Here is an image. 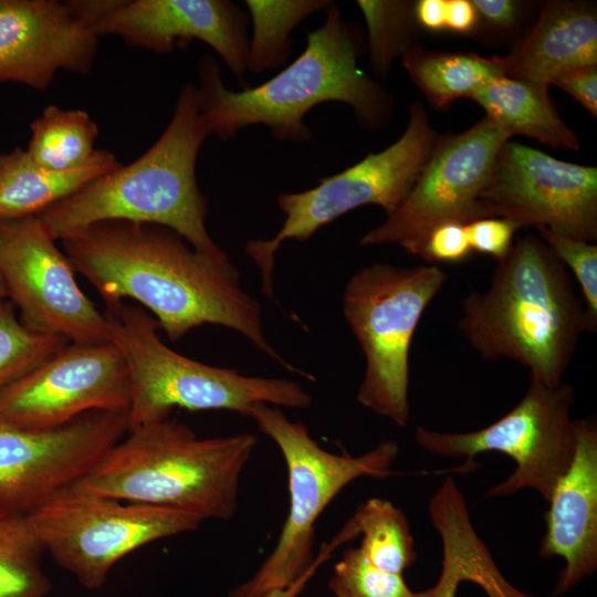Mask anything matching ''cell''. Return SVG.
<instances>
[{
    "mask_svg": "<svg viewBox=\"0 0 597 597\" xmlns=\"http://www.w3.org/2000/svg\"><path fill=\"white\" fill-rule=\"evenodd\" d=\"M129 401L127 366L113 343H69L0 392V422L49 429L91 411L128 412Z\"/></svg>",
    "mask_w": 597,
    "mask_h": 597,
    "instance_id": "16",
    "label": "cell"
},
{
    "mask_svg": "<svg viewBox=\"0 0 597 597\" xmlns=\"http://www.w3.org/2000/svg\"><path fill=\"white\" fill-rule=\"evenodd\" d=\"M128 429L127 412L102 410L49 429L0 422V512L29 515L84 476Z\"/></svg>",
    "mask_w": 597,
    "mask_h": 597,
    "instance_id": "15",
    "label": "cell"
},
{
    "mask_svg": "<svg viewBox=\"0 0 597 597\" xmlns=\"http://www.w3.org/2000/svg\"><path fill=\"white\" fill-rule=\"evenodd\" d=\"M28 155L40 166L67 171L83 166L95 153L98 126L82 109L50 105L30 125Z\"/></svg>",
    "mask_w": 597,
    "mask_h": 597,
    "instance_id": "25",
    "label": "cell"
},
{
    "mask_svg": "<svg viewBox=\"0 0 597 597\" xmlns=\"http://www.w3.org/2000/svg\"><path fill=\"white\" fill-rule=\"evenodd\" d=\"M98 38L71 1L0 0V83L45 91L60 71L87 74Z\"/></svg>",
    "mask_w": 597,
    "mask_h": 597,
    "instance_id": "18",
    "label": "cell"
},
{
    "mask_svg": "<svg viewBox=\"0 0 597 597\" xmlns=\"http://www.w3.org/2000/svg\"><path fill=\"white\" fill-rule=\"evenodd\" d=\"M104 315L109 342L128 370L129 430L165 420L175 408L229 410L248 417L258 402L294 409L312 405L311 395L295 380L247 376L175 352L161 341L155 317L138 304L106 305Z\"/></svg>",
    "mask_w": 597,
    "mask_h": 597,
    "instance_id": "6",
    "label": "cell"
},
{
    "mask_svg": "<svg viewBox=\"0 0 597 597\" xmlns=\"http://www.w3.org/2000/svg\"><path fill=\"white\" fill-rule=\"evenodd\" d=\"M479 14L469 0H446L444 30L468 34L475 31Z\"/></svg>",
    "mask_w": 597,
    "mask_h": 597,
    "instance_id": "37",
    "label": "cell"
},
{
    "mask_svg": "<svg viewBox=\"0 0 597 597\" xmlns=\"http://www.w3.org/2000/svg\"><path fill=\"white\" fill-rule=\"evenodd\" d=\"M517 230V224L505 218H481L467 224L472 252L489 255L495 261L507 254Z\"/></svg>",
    "mask_w": 597,
    "mask_h": 597,
    "instance_id": "33",
    "label": "cell"
},
{
    "mask_svg": "<svg viewBox=\"0 0 597 597\" xmlns=\"http://www.w3.org/2000/svg\"><path fill=\"white\" fill-rule=\"evenodd\" d=\"M43 553L28 515L0 512V597H45L51 591Z\"/></svg>",
    "mask_w": 597,
    "mask_h": 597,
    "instance_id": "27",
    "label": "cell"
},
{
    "mask_svg": "<svg viewBox=\"0 0 597 597\" xmlns=\"http://www.w3.org/2000/svg\"><path fill=\"white\" fill-rule=\"evenodd\" d=\"M505 76L551 85L574 69L597 65V13L583 1H547L537 20L503 56Z\"/></svg>",
    "mask_w": 597,
    "mask_h": 597,
    "instance_id": "20",
    "label": "cell"
},
{
    "mask_svg": "<svg viewBox=\"0 0 597 597\" xmlns=\"http://www.w3.org/2000/svg\"><path fill=\"white\" fill-rule=\"evenodd\" d=\"M410 80L429 104L440 111L471 95L488 82L505 76L503 56L428 50L419 44L402 56Z\"/></svg>",
    "mask_w": 597,
    "mask_h": 597,
    "instance_id": "23",
    "label": "cell"
},
{
    "mask_svg": "<svg viewBox=\"0 0 597 597\" xmlns=\"http://www.w3.org/2000/svg\"><path fill=\"white\" fill-rule=\"evenodd\" d=\"M44 552L86 589H100L113 566L159 540L196 531L199 516L67 488L28 515Z\"/></svg>",
    "mask_w": 597,
    "mask_h": 597,
    "instance_id": "10",
    "label": "cell"
},
{
    "mask_svg": "<svg viewBox=\"0 0 597 597\" xmlns=\"http://www.w3.org/2000/svg\"><path fill=\"white\" fill-rule=\"evenodd\" d=\"M472 253L467 224L448 222L432 229L418 256L428 264L460 263Z\"/></svg>",
    "mask_w": 597,
    "mask_h": 597,
    "instance_id": "32",
    "label": "cell"
},
{
    "mask_svg": "<svg viewBox=\"0 0 597 597\" xmlns=\"http://www.w3.org/2000/svg\"><path fill=\"white\" fill-rule=\"evenodd\" d=\"M480 21L500 31L517 28L522 17V3L514 0H472Z\"/></svg>",
    "mask_w": 597,
    "mask_h": 597,
    "instance_id": "36",
    "label": "cell"
},
{
    "mask_svg": "<svg viewBox=\"0 0 597 597\" xmlns=\"http://www.w3.org/2000/svg\"><path fill=\"white\" fill-rule=\"evenodd\" d=\"M548 86L501 76L481 86L470 98L512 136L525 135L553 148L578 150L579 139L559 116Z\"/></svg>",
    "mask_w": 597,
    "mask_h": 597,
    "instance_id": "22",
    "label": "cell"
},
{
    "mask_svg": "<svg viewBox=\"0 0 597 597\" xmlns=\"http://www.w3.org/2000/svg\"><path fill=\"white\" fill-rule=\"evenodd\" d=\"M572 462L557 482L545 513L542 558L562 557L565 566L554 596L566 593L597 568V425L595 417L573 420Z\"/></svg>",
    "mask_w": 597,
    "mask_h": 597,
    "instance_id": "19",
    "label": "cell"
},
{
    "mask_svg": "<svg viewBox=\"0 0 597 597\" xmlns=\"http://www.w3.org/2000/svg\"><path fill=\"white\" fill-rule=\"evenodd\" d=\"M4 300H7V294H6V290H4V286L0 276V303Z\"/></svg>",
    "mask_w": 597,
    "mask_h": 597,
    "instance_id": "40",
    "label": "cell"
},
{
    "mask_svg": "<svg viewBox=\"0 0 597 597\" xmlns=\"http://www.w3.org/2000/svg\"><path fill=\"white\" fill-rule=\"evenodd\" d=\"M332 590L346 597H416L399 574L371 564L359 548H348L334 567Z\"/></svg>",
    "mask_w": 597,
    "mask_h": 597,
    "instance_id": "30",
    "label": "cell"
},
{
    "mask_svg": "<svg viewBox=\"0 0 597 597\" xmlns=\"http://www.w3.org/2000/svg\"><path fill=\"white\" fill-rule=\"evenodd\" d=\"M439 135L419 102L409 109L402 135L387 148L369 153L345 170L324 177L307 190L282 192L276 203L285 219L272 239H253L245 254L258 266L262 292L274 298L275 253L287 240L306 241L322 227L366 205H376L387 214L395 211L415 185Z\"/></svg>",
    "mask_w": 597,
    "mask_h": 597,
    "instance_id": "9",
    "label": "cell"
},
{
    "mask_svg": "<svg viewBox=\"0 0 597 597\" xmlns=\"http://www.w3.org/2000/svg\"><path fill=\"white\" fill-rule=\"evenodd\" d=\"M248 417L276 443L284 458L290 509L272 553L249 580L230 591V597H264L312 575L317 565L313 545L318 516L354 480L390 476L399 453L392 440L358 457L332 453L320 447L304 423L287 419L279 408L264 402L253 405Z\"/></svg>",
    "mask_w": 597,
    "mask_h": 597,
    "instance_id": "7",
    "label": "cell"
},
{
    "mask_svg": "<svg viewBox=\"0 0 597 597\" xmlns=\"http://www.w3.org/2000/svg\"><path fill=\"white\" fill-rule=\"evenodd\" d=\"M64 337L33 331L10 301L0 303V392L60 352Z\"/></svg>",
    "mask_w": 597,
    "mask_h": 597,
    "instance_id": "29",
    "label": "cell"
},
{
    "mask_svg": "<svg viewBox=\"0 0 597 597\" xmlns=\"http://www.w3.org/2000/svg\"><path fill=\"white\" fill-rule=\"evenodd\" d=\"M575 391L570 384L548 386L530 378L528 388L517 405L493 423L469 432H441L418 426L416 443L444 458L473 457L501 452L516 468L493 485L486 498L515 494L533 489L546 501L568 469L575 448L570 408Z\"/></svg>",
    "mask_w": 597,
    "mask_h": 597,
    "instance_id": "11",
    "label": "cell"
},
{
    "mask_svg": "<svg viewBox=\"0 0 597 597\" xmlns=\"http://www.w3.org/2000/svg\"><path fill=\"white\" fill-rule=\"evenodd\" d=\"M367 27V50L373 71L385 77L398 56L412 46L419 31L415 2L400 0H358Z\"/></svg>",
    "mask_w": 597,
    "mask_h": 597,
    "instance_id": "28",
    "label": "cell"
},
{
    "mask_svg": "<svg viewBox=\"0 0 597 597\" xmlns=\"http://www.w3.org/2000/svg\"><path fill=\"white\" fill-rule=\"evenodd\" d=\"M335 597H346L342 591L333 590Z\"/></svg>",
    "mask_w": 597,
    "mask_h": 597,
    "instance_id": "41",
    "label": "cell"
},
{
    "mask_svg": "<svg viewBox=\"0 0 597 597\" xmlns=\"http://www.w3.org/2000/svg\"><path fill=\"white\" fill-rule=\"evenodd\" d=\"M252 33L247 71L260 74L285 67L292 54V32L308 15L327 9L328 0H247Z\"/></svg>",
    "mask_w": 597,
    "mask_h": 597,
    "instance_id": "26",
    "label": "cell"
},
{
    "mask_svg": "<svg viewBox=\"0 0 597 597\" xmlns=\"http://www.w3.org/2000/svg\"><path fill=\"white\" fill-rule=\"evenodd\" d=\"M122 164L107 149H96L83 166L54 171L38 165L25 149L0 154V219L39 216Z\"/></svg>",
    "mask_w": 597,
    "mask_h": 597,
    "instance_id": "21",
    "label": "cell"
},
{
    "mask_svg": "<svg viewBox=\"0 0 597 597\" xmlns=\"http://www.w3.org/2000/svg\"><path fill=\"white\" fill-rule=\"evenodd\" d=\"M256 444L248 432L199 438L167 418L129 430L71 488L227 521L238 510L241 474Z\"/></svg>",
    "mask_w": 597,
    "mask_h": 597,
    "instance_id": "5",
    "label": "cell"
},
{
    "mask_svg": "<svg viewBox=\"0 0 597 597\" xmlns=\"http://www.w3.org/2000/svg\"><path fill=\"white\" fill-rule=\"evenodd\" d=\"M39 216L0 219V276L29 328L70 343L109 342L104 312L83 293L75 270Z\"/></svg>",
    "mask_w": 597,
    "mask_h": 597,
    "instance_id": "13",
    "label": "cell"
},
{
    "mask_svg": "<svg viewBox=\"0 0 597 597\" xmlns=\"http://www.w3.org/2000/svg\"><path fill=\"white\" fill-rule=\"evenodd\" d=\"M59 241L105 305L135 300L169 341L203 325L223 326L286 369L308 376L270 344L261 305L242 289L226 252H200L166 227L119 220L74 229Z\"/></svg>",
    "mask_w": 597,
    "mask_h": 597,
    "instance_id": "1",
    "label": "cell"
},
{
    "mask_svg": "<svg viewBox=\"0 0 597 597\" xmlns=\"http://www.w3.org/2000/svg\"><path fill=\"white\" fill-rule=\"evenodd\" d=\"M362 46L360 32L333 3L322 27L307 33L304 51L260 85L227 88L217 60L202 56L197 87L209 134L229 140L243 128L263 125L277 140L305 144L313 137L305 115L329 102L347 104L363 127L381 128L391 117L394 101L359 67Z\"/></svg>",
    "mask_w": 597,
    "mask_h": 597,
    "instance_id": "2",
    "label": "cell"
},
{
    "mask_svg": "<svg viewBox=\"0 0 597 597\" xmlns=\"http://www.w3.org/2000/svg\"><path fill=\"white\" fill-rule=\"evenodd\" d=\"M362 534L360 552L378 568L401 575L417 559L413 536L404 512L373 498L359 505L337 537V544Z\"/></svg>",
    "mask_w": 597,
    "mask_h": 597,
    "instance_id": "24",
    "label": "cell"
},
{
    "mask_svg": "<svg viewBox=\"0 0 597 597\" xmlns=\"http://www.w3.org/2000/svg\"><path fill=\"white\" fill-rule=\"evenodd\" d=\"M478 212L479 219L505 218L519 229L543 227L595 243L597 168L507 140L479 197Z\"/></svg>",
    "mask_w": 597,
    "mask_h": 597,
    "instance_id": "14",
    "label": "cell"
},
{
    "mask_svg": "<svg viewBox=\"0 0 597 597\" xmlns=\"http://www.w3.org/2000/svg\"><path fill=\"white\" fill-rule=\"evenodd\" d=\"M413 11L420 28L428 31L444 30L446 0H419L415 2Z\"/></svg>",
    "mask_w": 597,
    "mask_h": 597,
    "instance_id": "38",
    "label": "cell"
},
{
    "mask_svg": "<svg viewBox=\"0 0 597 597\" xmlns=\"http://www.w3.org/2000/svg\"><path fill=\"white\" fill-rule=\"evenodd\" d=\"M511 137L488 116L462 133L439 136L407 197L359 244H398L418 256L436 227L479 219V197L498 153Z\"/></svg>",
    "mask_w": 597,
    "mask_h": 597,
    "instance_id": "12",
    "label": "cell"
},
{
    "mask_svg": "<svg viewBox=\"0 0 597 597\" xmlns=\"http://www.w3.org/2000/svg\"><path fill=\"white\" fill-rule=\"evenodd\" d=\"M551 85L570 94L591 116L597 117V65L570 70L556 76Z\"/></svg>",
    "mask_w": 597,
    "mask_h": 597,
    "instance_id": "35",
    "label": "cell"
},
{
    "mask_svg": "<svg viewBox=\"0 0 597 597\" xmlns=\"http://www.w3.org/2000/svg\"><path fill=\"white\" fill-rule=\"evenodd\" d=\"M472 567L464 549L455 543L442 545L441 572L437 583L416 597H455L461 582H470Z\"/></svg>",
    "mask_w": 597,
    "mask_h": 597,
    "instance_id": "34",
    "label": "cell"
},
{
    "mask_svg": "<svg viewBox=\"0 0 597 597\" xmlns=\"http://www.w3.org/2000/svg\"><path fill=\"white\" fill-rule=\"evenodd\" d=\"M311 575H307L300 579L296 584L284 590L273 591L264 597H296Z\"/></svg>",
    "mask_w": 597,
    "mask_h": 597,
    "instance_id": "39",
    "label": "cell"
},
{
    "mask_svg": "<svg viewBox=\"0 0 597 597\" xmlns=\"http://www.w3.org/2000/svg\"><path fill=\"white\" fill-rule=\"evenodd\" d=\"M457 326L483 360L515 362L548 386L562 383L579 337L590 332L569 271L532 234L496 261L486 291L465 296Z\"/></svg>",
    "mask_w": 597,
    "mask_h": 597,
    "instance_id": "3",
    "label": "cell"
},
{
    "mask_svg": "<svg viewBox=\"0 0 597 597\" xmlns=\"http://www.w3.org/2000/svg\"><path fill=\"white\" fill-rule=\"evenodd\" d=\"M209 135L198 87L186 83L168 125L147 151L39 217L57 241L74 229L119 220L166 227L200 252L222 254L207 230L208 199L196 177L198 155Z\"/></svg>",
    "mask_w": 597,
    "mask_h": 597,
    "instance_id": "4",
    "label": "cell"
},
{
    "mask_svg": "<svg viewBox=\"0 0 597 597\" xmlns=\"http://www.w3.org/2000/svg\"><path fill=\"white\" fill-rule=\"evenodd\" d=\"M538 238L575 275L582 291L590 333L597 331V245L566 237L547 228H536Z\"/></svg>",
    "mask_w": 597,
    "mask_h": 597,
    "instance_id": "31",
    "label": "cell"
},
{
    "mask_svg": "<svg viewBox=\"0 0 597 597\" xmlns=\"http://www.w3.org/2000/svg\"><path fill=\"white\" fill-rule=\"evenodd\" d=\"M249 27V14L230 0H116L95 32L158 54L199 40L241 80L247 72Z\"/></svg>",
    "mask_w": 597,
    "mask_h": 597,
    "instance_id": "17",
    "label": "cell"
},
{
    "mask_svg": "<svg viewBox=\"0 0 597 597\" xmlns=\"http://www.w3.org/2000/svg\"><path fill=\"white\" fill-rule=\"evenodd\" d=\"M446 281L437 264L401 268L376 262L358 269L343 292L344 317L366 360L357 401L399 427L410 419L412 337Z\"/></svg>",
    "mask_w": 597,
    "mask_h": 597,
    "instance_id": "8",
    "label": "cell"
}]
</instances>
